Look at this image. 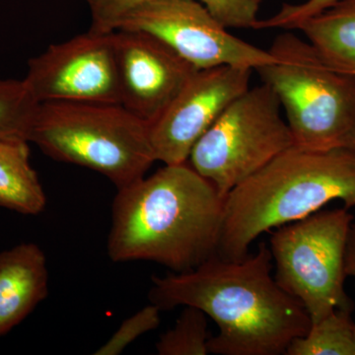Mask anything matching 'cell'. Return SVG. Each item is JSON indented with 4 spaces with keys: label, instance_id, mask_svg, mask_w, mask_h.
Wrapping results in <instances>:
<instances>
[{
    "label": "cell",
    "instance_id": "52a82bcc",
    "mask_svg": "<svg viewBox=\"0 0 355 355\" xmlns=\"http://www.w3.org/2000/svg\"><path fill=\"white\" fill-rule=\"evenodd\" d=\"M282 110L279 98L266 83L248 89L198 140L188 162L225 198L293 146Z\"/></svg>",
    "mask_w": 355,
    "mask_h": 355
},
{
    "label": "cell",
    "instance_id": "8fae6325",
    "mask_svg": "<svg viewBox=\"0 0 355 355\" xmlns=\"http://www.w3.org/2000/svg\"><path fill=\"white\" fill-rule=\"evenodd\" d=\"M111 36L120 105L153 125L198 69L153 35L114 30Z\"/></svg>",
    "mask_w": 355,
    "mask_h": 355
},
{
    "label": "cell",
    "instance_id": "6da1fadb",
    "mask_svg": "<svg viewBox=\"0 0 355 355\" xmlns=\"http://www.w3.org/2000/svg\"><path fill=\"white\" fill-rule=\"evenodd\" d=\"M272 265L265 242L240 261L216 254L190 272L153 277L148 299L161 311L191 306L214 320L218 334L209 338V354H286L292 340L309 331L311 320L277 284Z\"/></svg>",
    "mask_w": 355,
    "mask_h": 355
},
{
    "label": "cell",
    "instance_id": "3957f363",
    "mask_svg": "<svg viewBox=\"0 0 355 355\" xmlns=\"http://www.w3.org/2000/svg\"><path fill=\"white\" fill-rule=\"evenodd\" d=\"M334 200L355 207V153L292 146L229 191L216 254L240 261L261 234L304 219Z\"/></svg>",
    "mask_w": 355,
    "mask_h": 355
},
{
    "label": "cell",
    "instance_id": "603a6c76",
    "mask_svg": "<svg viewBox=\"0 0 355 355\" xmlns=\"http://www.w3.org/2000/svg\"><path fill=\"white\" fill-rule=\"evenodd\" d=\"M354 153H355V149H354Z\"/></svg>",
    "mask_w": 355,
    "mask_h": 355
},
{
    "label": "cell",
    "instance_id": "e0dca14e",
    "mask_svg": "<svg viewBox=\"0 0 355 355\" xmlns=\"http://www.w3.org/2000/svg\"><path fill=\"white\" fill-rule=\"evenodd\" d=\"M40 104L24 79H0V139L29 141Z\"/></svg>",
    "mask_w": 355,
    "mask_h": 355
},
{
    "label": "cell",
    "instance_id": "5bb4252c",
    "mask_svg": "<svg viewBox=\"0 0 355 355\" xmlns=\"http://www.w3.org/2000/svg\"><path fill=\"white\" fill-rule=\"evenodd\" d=\"M29 141L0 139V207L38 216L46 205L38 174L30 163Z\"/></svg>",
    "mask_w": 355,
    "mask_h": 355
},
{
    "label": "cell",
    "instance_id": "8992f818",
    "mask_svg": "<svg viewBox=\"0 0 355 355\" xmlns=\"http://www.w3.org/2000/svg\"><path fill=\"white\" fill-rule=\"evenodd\" d=\"M354 217L349 209L317 211L280 226L270 250L277 284L300 301L311 324L338 308H352L345 291V251Z\"/></svg>",
    "mask_w": 355,
    "mask_h": 355
},
{
    "label": "cell",
    "instance_id": "ffe728a7",
    "mask_svg": "<svg viewBox=\"0 0 355 355\" xmlns=\"http://www.w3.org/2000/svg\"><path fill=\"white\" fill-rule=\"evenodd\" d=\"M336 0H306L302 3H286L268 19L259 21L257 29H280L293 30L299 23L302 22L335 3Z\"/></svg>",
    "mask_w": 355,
    "mask_h": 355
},
{
    "label": "cell",
    "instance_id": "7a4b0ae2",
    "mask_svg": "<svg viewBox=\"0 0 355 355\" xmlns=\"http://www.w3.org/2000/svg\"><path fill=\"white\" fill-rule=\"evenodd\" d=\"M223 209L224 198L190 163L164 164L119 189L112 205L109 258L190 272L216 254Z\"/></svg>",
    "mask_w": 355,
    "mask_h": 355
},
{
    "label": "cell",
    "instance_id": "2e32d148",
    "mask_svg": "<svg viewBox=\"0 0 355 355\" xmlns=\"http://www.w3.org/2000/svg\"><path fill=\"white\" fill-rule=\"evenodd\" d=\"M352 308H338L317 323L305 336L292 340L286 355H355Z\"/></svg>",
    "mask_w": 355,
    "mask_h": 355
},
{
    "label": "cell",
    "instance_id": "9c48e42d",
    "mask_svg": "<svg viewBox=\"0 0 355 355\" xmlns=\"http://www.w3.org/2000/svg\"><path fill=\"white\" fill-rule=\"evenodd\" d=\"M24 80L39 103L120 104L111 32L89 30L51 44L29 60Z\"/></svg>",
    "mask_w": 355,
    "mask_h": 355
},
{
    "label": "cell",
    "instance_id": "4fadbf2b",
    "mask_svg": "<svg viewBox=\"0 0 355 355\" xmlns=\"http://www.w3.org/2000/svg\"><path fill=\"white\" fill-rule=\"evenodd\" d=\"M293 30L302 32L331 67L355 76V0H336Z\"/></svg>",
    "mask_w": 355,
    "mask_h": 355
},
{
    "label": "cell",
    "instance_id": "d6986e66",
    "mask_svg": "<svg viewBox=\"0 0 355 355\" xmlns=\"http://www.w3.org/2000/svg\"><path fill=\"white\" fill-rule=\"evenodd\" d=\"M161 312L162 311L153 303L142 308L139 312L125 319L109 340L96 350L94 354H121L140 336L158 328L161 322Z\"/></svg>",
    "mask_w": 355,
    "mask_h": 355
},
{
    "label": "cell",
    "instance_id": "ac0fdd59",
    "mask_svg": "<svg viewBox=\"0 0 355 355\" xmlns=\"http://www.w3.org/2000/svg\"><path fill=\"white\" fill-rule=\"evenodd\" d=\"M207 316L191 306L184 309L171 330L166 331L156 343L159 355L209 354Z\"/></svg>",
    "mask_w": 355,
    "mask_h": 355
},
{
    "label": "cell",
    "instance_id": "277c9868",
    "mask_svg": "<svg viewBox=\"0 0 355 355\" xmlns=\"http://www.w3.org/2000/svg\"><path fill=\"white\" fill-rule=\"evenodd\" d=\"M29 142L55 160L100 173L118 190L157 161L150 125L120 104L41 103Z\"/></svg>",
    "mask_w": 355,
    "mask_h": 355
},
{
    "label": "cell",
    "instance_id": "ba28073f",
    "mask_svg": "<svg viewBox=\"0 0 355 355\" xmlns=\"http://www.w3.org/2000/svg\"><path fill=\"white\" fill-rule=\"evenodd\" d=\"M114 30L153 35L196 69L221 65L254 69L277 60L268 50L233 36L198 0H146L114 21Z\"/></svg>",
    "mask_w": 355,
    "mask_h": 355
},
{
    "label": "cell",
    "instance_id": "7c38bea8",
    "mask_svg": "<svg viewBox=\"0 0 355 355\" xmlns=\"http://www.w3.org/2000/svg\"><path fill=\"white\" fill-rule=\"evenodd\" d=\"M46 254L35 243L0 252V336L18 326L48 297Z\"/></svg>",
    "mask_w": 355,
    "mask_h": 355
},
{
    "label": "cell",
    "instance_id": "7402d4cb",
    "mask_svg": "<svg viewBox=\"0 0 355 355\" xmlns=\"http://www.w3.org/2000/svg\"><path fill=\"white\" fill-rule=\"evenodd\" d=\"M354 335H355V324H354Z\"/></svg>",
    "mask_w": 355,
    "mask_h": 355
},
{
    "label": "cell",
    "instance_id": "5b68a950",
    "mask_svg": "<svg viewBox=\"0 0 355 355\" xmlns=\"http://www.w3.org/2000/svg\"><path fill=\"white\" fill-rule=\"evenodd\" d=\"M268 51L277 60L256 71L279 98L293 146L354 151V74L333 69L292 33L277 36Z\"/></svg>",
    "mask_w": 355,
    "mask_h": 355
},
{
    "label": "cell",
    "instance_id": "44dd1931",
    "mask_svg": "<svg viewBox=\"0 0 355 355\" xmlns=\"http://www.w3.org/2000/svg\"><path fill=\"white\" fill-rule=\"evenodd\" d=\"M345 273L355 277V218L350 226L345 251Z\"/></svg>",
    "mask_w": 355,
    "mask_h": 355
},
{
    "label": "cell",
    "instance_id": "9a60e30c",
    "mask_svg": "<svg viewBox=\"0 0 355 355\" xmlns=\"http://www.w3.org/2000/svg\"><path fill=\"white\" fill-rule=\"evenodd\" d=\"M90 9V30L109 33L116 18L130 7L146 0H85ZM207 7L224 27L235 29H257L258 11L263 0H198Z\"/></svg>",
    "mask_w": 355,
    "mask_h": 355
},
{
    "label": "cell",
    "instance_id": "30bf717a",
    "mask_svg": "<svg viewBox=\"0 0 355 355\" xmlns=\"http://www.w3.org/2000/svg\"><path fill=\"white\" fill-rule=\"evenodd\" d=\"M252 71L231 65L198 70L150 125L156 160L164 164L188 162L198 140L250 88Z\"/></svg>",
    "mask_w": 355,
    "mask_h": 355
}]
</instances>
